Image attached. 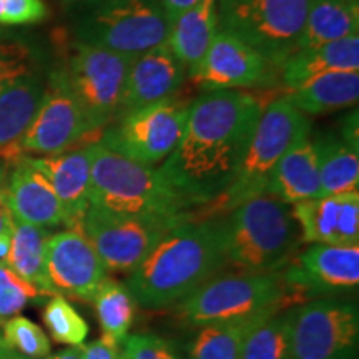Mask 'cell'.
Here are the masks:
<instances>
[{
  "mask_svg": "<svg viewBox=\"0 0 359 359\" xmlns=\"http://www.w3.org/2000/svg\"><path fill=\"white\" fill-rule=\"evenodd\" d=\"M263 110L241 90H210L191 103L182 140L158 167L188 208L212 206L228 191Z\"/></svg>",
  "mask_w": 359,
  "mask_h": 359,
  "instance_id": "1",
  "label": "cell"
},
{
  "mask_svg": "<svg viewBox=\"0 0 359 359\" xmlns=\"http://www.w3.org/2000/svg\"><path fill=\"white\" fill-rule=\"evenodd\" d=\"M222 217L185 219L130 273L137 306L161 309L185 299L224 266Z\"/></svg>",
  "mask_w": 359,
  "mask_h": 359,
  "instance_id": "2",
  "label": "cell"
},
{
  "mask_svg": "<svg viewBox=\"0 0 359 359\" xmlns=\"http://www.w3.org/2000/svg\"><path fill=\"white\" fill-rule=\"evenodd\" d=\"M224 263L240 273L281 271L302 243V231L285 201L262 195L222 217Z\"/></svg>",
  "mask_w": 359,
  "mask_h": 359,
  "instance_id": "3",
  "label": "cell"
},
{
  "mask_svg": "<svg viewBox=\"0 0 359 359\" xmlns=\"http://www.w3.org/2000/svg\"><path fill=\"white\" fill-rule=\"evenodd\" d=\"M90 173V205L130 217L178 224L188 217V206L161 177L158 168L145 167L93 142Z\"/></svg>",
  "mask_w": 359,
  "mask_h": 359,
  "instance_id": "4",
  "label": "cell"
},
{
  "mask_svg": "<svg viewBox=\"0 0 359 359\" xmlns=\"http://www.w3.org/2000/svg\"><path fill=\"white\" fill-rule=\"evenodd\" d=\"M309 135L311 120L296 109L288 95L269 103L259 116L235 182L217 203L210 206V213H226L243 201L264 195L278 161Z\"/></svg>",
  "mask_w": 359,
  "mask_h": 359,
  "instance_id": "5",
  "label": "cell"
},
{
  "mask_svg": "<svg viewBox=\"0 0 359 359\" xmlns=\"http://www.w3.org/2000/svg\"><path fill=\"white\" fill-rule=\"evenodd\" d=\"M294 298L281 271L240 273L206 281L182 299L178 316L188 326L240 320L268 311H283ZM296 299V298H294Z\"/></svg>",
  "mask_w": 359,
  "mask_h": 359,
  "instance_id": "6",
  "label": "cell"
},
{
  "mask_svg": "<svg viewBox=\"0 0 359 359\" xmlns=\"http://www.w3.org/2000/svg\"><path fill=\"white\" fill-rule=\"evenodd\" d=\"M309 0H217L218 27L281 69L298 50Z\"/></svg>",
  "mask_w": 359,
  "mask_h": 359,
  "instance_id": "7",
  "label": "cell"
},
{
  "mask_svg": "<svg viewBox=\"0 0 359 359\" xmlns=\"http://www.w3.org/2000/svg\"><path fill=\"white\" fill-rule=\"evenodd\" d=\"M133 60L135 57L77 40L64 65L53 72L77 102L93 132L109 127L115 120Z\"/></svg>",
  "mask_w": 359,
  "mask_h": 359,
  "instance_id": "8",
  "label": "cell"
},
{
  "mask_svg": "<svg viewBox=\"0 0 359 359\" xmlns=\"http://www.w3.org/2000/svg\"><path fill=\"white\" fill-rule=\"evenodd\" d=\"M172 20L160 0H97L79 24L83 43L138 57L167 43Z\"/></svg>",
  "mask_w": 359,
  "mask_h": 359,
  "instance_id": "9",
  "label": "cell"
},
{
  "mask_svg": "<svg viewBox=\"0 0 359 359\" xmlns=\"http://www.w3.org/2000/svg\"><path fill=\"white\" fill-rule=\"evenodd\" d=\"M359 308L353 298H316L291 309V359H358Z\"/></svg>",
  "mask_w": 359,
  "mask_h": 359,
  "instance_id": "10",
  "label": "cell"
},
{
  "mask_svg": "<svg viewBox=\"0 0 359 359\" xmlns=\"http://www.w3.org/2000/svg\"><path fill=\"white\" fill-rule=\"evenodd\" d=\"M190 107L175 100L143 107L109 125L98 140L114 154L145 167L160 165L182 140Z\"/></svg>",
  "mask_w": 359,
  "mask_h": 359,
  "instance_id": "11",
  "label": "cell"
},
{
  "mask_svg": "<svg viewBox=\"0 0 359 359\" xmlns=\"http://www.w3.org/2000/svg\"><path fill=\"white\" fill-rule=\"evenodd\" d=\"M175 226L177 224L90 205L82 222V233L97 250L107 271L130 275Z\"/></svg>",
  "mask_w": 359,
  "mask_h": 359,
  "instance_id": "12",
  "label": "cell"
},
{
  "mask_svg": "<svg viewBox=\"0 0 359 359\" xmlns=\"http://www.w3.org/2000/svg\"><path fill=\"white\" fill-rule=\"evenodd\" d=\"M92 132L77 102L52 74L50 85L45 88L32 123L8 151L7 160L62 154Z\"/></svg>",
  "mask_w": 359,
  "mask_h": 359,
  "instance_id": "13",
  "label": "cell"
},
{
  "mask_svg": "<svg viewBox=\"0 0 359 359\" xmlns=\"http://www.w3.org/2000/svg\"><path fill=\"white\" fill-rule=\"evenodd\" d=\"M281 275L296 302L299 293L313 299L353 293L359 285V246L313 243L294 255Z\"/></svg>",
  "mask_w": 359,
  "mask_h": 359,
  "instance_id": "14",
  "label": "cell"
},
{
  "mask_svg": "<svg viewBox=\"0 0 359 359\" xmlns=\"http://www.w3.org/2000/svg\"><path fill=\"white\" fill-rule=\"evenodd\" d=\"M47 273L57 294L92 303L97 290L109 278L97 250L82 231L52 233L47 241Z\"/></svg>",
  "mask_w": 359,
  "mask_h": 359,
  "instance_id": "15",
  "label": "cell"
},
{
  "mask_svg": "<svg viewBox=\"0 0 359 359\" xmlns=\"http://www.w3.org/2000/svg\"><path fill=\"white\" fill-rule=\"evenodd\" d=\"M273 67L253 47L226 30L218 29L200 70L193 75L203 92L257 87L271 79Z\"/></svg>",
  "mask_w": 359,
  "mask_h": 359,
  "instance_id": "16",
  "label": "cell"
},
{
  "mask_svg": "<svg viewBox=\"0 0 359 359\" xmlns=\"http://www.w3.org/2000/svg\"><path fill=\"white\" fill-rule=\"evenodd\" d=\"M304 243L359 246V193H338L291 205Z\"/></svg>",
  "mask_w": 359,
  "mask_h": 359,
  "instance_id": "17",
  "label": "cell"
},
{
  "mask_svg": "<svg viewBox=\"0 0 359 359\" xmlns=\"http://www.w3.org/2000/svg\"><path fill=\"white\" fill-rule=\"evenodd\" d=\"M185 77V65L170 50L167 43L135 57L115 118L143 107L173 100Z\"/></svg>",
  "mask_w": 359,
  "mask_h": 359,
  "instance_id": "18",
  "label": "cell"
},
{
  "mask_svg": "<svg viewBox=\"0 0 359 359\" xmlns=\"http://www.w3.org/2000/svg\"><path fill=\"white\" fill-rule=\"evenodd\" d=\"M27 163L48 180L65 212V226L82 231V222L90 206V148L67 150L47 156H24Z\"/></svg>",
  "mask_w": 359,
  "mask_h": 359,
  "instance_id": "19",
  "label": "cell"
},
{
  "mask_svg": "<svg viewBox=\"0 0 359 359\" xmlns=\"http://www.w3.org/2000/svg\"><path fill=\"white\" fill-rule=\"evenodd\" d=\"M4 200L13 222L52 228L65 224V212L48 180L27 163L24 156L15 158L8 173Z\"/></svg>",
  "mask_w": 359,
  "mask_h": 359,
  "instance_id": "20",
  "label": "cell"
},
{
  "mask_svg": "<svg viewBox=\"0 0 359 359\" xmlns=\"http://www.w3.org/2000/svg\"><path fill=\"white\" fill-rule=\"evenodd\" d=\"M264 195L288 205L323 196L318 151L309 138L298 142L283 155L269 177Z\"/></svg>",
  "mask_w": 359,
  "mask_h": 359,
  "instance_id": "21",
  "label": "cell"
},
{
  "mask_svg": "<svg viewBox=\"0 0 359 359\" xmlns=\"http://www.w3.org/2000/svg\"><path fill=\"white\" fill-rule=\"evenodd\" d=\"M218 29L217 0H200L172 22L167 45L190 79L200 70Z\"/></svg>",
  "mask_w": 359,
  "mask_h": 359,
  "instance_id": "22",
  "label": "cell"
},
{
  "mask_svg": "<svg viewBox=\"0 0 359 359\" xmlns=\"http://www.w3.org/2000/svg\"><path fill=\"white\" fill-rule=\"evenodd\" d=\"M281 79L291 92L331 72L359 70V37L341 39L294 52L281 65Z\"/></svg>",
  "mask_w": 359,
  "mask_h": 359,
  "instance_id": "23",
  "label": "cell"
},
{
  "mask_svg": "<svg viewBox=\"0 0 359 359\" xmlns=\"http://www.w3.org/2000/svg\"><path fill=\"white\" fill-rule=\"evenodd\" d=\"M45 87L32 72L15 79L0 92V158L7 160L22 135L32 123Z\"/></svg>",
  "mask_w": 359,
  "mask_h": 359,
  "instance_id": "24",
  "label": "cell"
},
{
  "mask_svg": "<svg viewBox=\"0 0 359 359\" xmlns=\"http://www.w3.org/2000/svg\"><path fill=\"white\" fill-rule=\"evenodd\" d=\"M358 32L359 0H309L298 50L354 37Z\"/></svg>",
  "mask_w": 359,
  "mask_h": 359,
  "instance_id": "25",
  "label": "cell"
},
{
  "mask_svg": "<svg viewBox=\"0 0 359 359\" xmlns=\"http://www.w3.org/2000/svg\"><path fill=\"white\" fill-rule=\"evenodd\" d=\"M52 231L35 224L13 222L12 246L6 264L43 294H57L47 273V241Z\"/></svg>",
  "mask_w": 359,
  "mask_h": 359,
  "instance_id": "26",
  "label": "cell"
},
{
  "mask_svg": "<svg viewBox=\"0 0 359 359\" xmlns=\"http://www.w3.org/2000/svg\"><path fill=\"white\" fill-rule=\"evenodd\" d=\"M288 98L304 115H323L358 103L359 70L331 72L293 90Z\"/></svg>",
  "mask_w": 359,
  "mask_h": 359,
  "instance_id": "27",
  "label": "cell"
},
{
  "mask_svg": "<svg viewBox=\"0 0 359 359\" xmlns=\"http://www.w3.org/2000/svg\"><path fill=\"white\" fill-rule=\"evenodd\" d=\"M313 143L318 151L323 196L358 191L359 150L331 133Z\"/></svg>",
  "mask_w": 359,
  "mask_h": 359,
  "instance_id": "28",
  "label": "cell"
},
{
  "mask_svg": "<svg viewBox=\"0 0 359 359\" xmlns=\"http://www.w3.org/2000/svg\"><path fill=\"white\" fill-rule=\"evenodd\" d=\"M275 313L280 311H268L257 314V316L200 326V331L188 346L190 359H240L246 334L258 323L273 316Z\"/></svg>",
  "mask_w": 359,
  "mask_h": 359,
  "instance_id": "29",
  "label": "cell"
},
{
  "mask_svg": "<svg viewBox=\"0 0 359 359\" xmlns=\"http://www.w3.org/2000/svg\"><path fill=\"white\" fill-rule=\"evenodd\" d=\"M92 304L95 306L103 338L123 346L130 336V327L133 325L135 313H137V303L128 286L107 278L93 296Z\"/></svg>",
  "mask_w": 359,
  "mask_h": 359,
  "instance_id": "30",
  "label": "cell"
},
{
  "mask_svg": "<svg viewBox=\"0 0 359 359\" xmlns=\"http://www.w3.org/2000/svg\"><path fill=\"white\" fill-rule=\"evenodd\" d=\"M240 359H291V309L258 323L246 334Z\"/></svg>",
  "mask_w": 359,
  "mask_h": 359,
  "instance_id": "31",
  "label": "cell"
},
{
  "mask_svg": "<svg viewBox=\"0 0 359 359\" xmlns=\"http://www.w3.org/2000/svg\"><path fill=\"white\" fill-rule=\"evenodd\" d=\"M42 320L48 334L58 344L79 346L85 343L88 336L87 321L62 294H53L45 303Z\"/></svg>",
  "mask_w": 359,
  "mask_h": 359,
  "instance_id": "32",
  "label": "cell"
},
{
  "mask_svg": "<svg viewBox=\"0 0 359 359\" xmlns=\"http://www.w3.org/2000/svg\"><path fill=\"white\" fill-rule=\"evenodd\" d=\"M0 339L7 348L32 359H43L52 351L50 339L43 333L42 327L19 314L2 323Z\"/></svg>",
  "mask_w": 359,
  "mask_h": 359,
  "instance_id": "33",
  "label": "cell"
},
{
  "mask_svg": "<svg viewBox=\"0 0 359 359\" xmlns=\"http://www.w3.org/2000/svg\"><path fill=\"white\" fill-rule=\"evenodd\" d=\"M43 296L47 294L22 280L6 263L0 262V327L4 321L25 309L27 304L40 302Z\"/></svg>",
  "mask_w": 359,
  "mask_h": 359,
  "instance_id": "34",
  "label": "cell"
},
{
  "mask_svg": "<svg viewBox=\"0 0 359 359\" xmlns=\"http://www.w3.org/2000/svg\"><path fill=\"white\" fill-rule=\"evenodd\" d=\"M122 359H180L167 339L155 334L128 336L123 343Z\"/></svg>",
  "mask_w": 359,
  "mask_h": 359,
  "instance_id": "35",
  "label": "cell"
},
{
  "mask_svg": "<svg viewBox=\"0 0 359 359\" xmlns=\"http://www.w3.org/2000/svg\"><path fill=\"white\" fill-rule=\"evenodd\" d=\"M48 15L43 0H0V25H30Z\"/></svg>",
  "mask_w": 359,
  "mask_h": 359,
  "instance_id": "36",
  "label": "cell"
},
{
  "mask_svg": "<svg viewBox=\"0 0 359 359\" xmlns=\"http://www.w3.org/2000/svg\"><path fill=\"white\" fill-rule=\"evenodd\" d=\"M30 69V50L22 43H0V92Z\"/></svg>",
  "mask_w": 359,
  "mask_h": 359,
  "instance_id": "37",
  "label": "cell"
},
{
  "mask_svg": "<svg viewBox=\"0 0 359 359\" xmlns=\"http://www.w3.org/2000/svg\"><path fill=\"white\" fill-rule=\"evenodd\" d=\"M122 346L111 343L107 338H98L83 344V359H122Z\"/></svg>",
  "mask_w": 359,
  "mask_h": 359,
  "instance_id": "38",
  "label": "cell"
},
{
  "mask_svg": "<svg viewBox=\"0 0 359 359\" xmlns=\"http://www.w3.org/2000/svg\"><path fill=\"white\" fill-rule=\"evenodd\" d=\"M198 2L200 0H160L161 7L172 22L177 20L182 13H185L188 8H191Z\"/></svg>",
  "mask_w": 359,
  "mask_h": 359,
  "instance_id": "39",
  "label": "cell"
},
{
  "mask_svg": "<svg viewBox=\"0 0 359 359\" xmlns=\"http://www.w3.org/2000/svg\"><path fill=\"white\" fill-rule=\"evenodd\" d=\"M341 138H343L344 142L349 143L353 148H356L359 150L358 147V114L356 110H354L353 115H349L346 118V122H344V127L341 128Z\"/></svg>",
  "mask_w": 359,
  "mask_h": 359,
  "instance_id": "40",
  "label": "cell"
},
{
  "mask_svg": "<svg viewBox=\"0 0 359 359\" xmlns=\"http://www.w3.org/2000/svg\"><path fill=\"white\" fill-rule=\"evenodd\" d=\"M43 359H83V344H79V346H69L53 354L50 353Z\"/></svg>",
  "mask_w": 359,
  "mask_h": 359,
  "instance_id": "41",
  "label": "cell"
},
{
  "mask_svg": "<svg viewBox=\"0 0 359 359\" xmlns=\"http://www.w3.org/2000/svg\"><path fill=\"white\" fill-rule=\"evenodd\" d=\"M13 230V218L8 212L6 200H4V193L0 195V233L12 231Z\"/></svg>",
  "mask_w": 359,
  "mask_h": 359,
  "instance_id": "42",
  "label": "cell"
},
{
  "mask_svg": "<svg viewBox=\"0 0 359 359\" xmlns=\"http://www.w3.org/2000/svg\"><path fill=\"white\" fill-rule=\"evenodd\" d=\"M13 231V230H12ZM12 231L0 233V262L6 263L12 246Z\"/></svg>",
  "mask_w": 359,
  "mask_h": 359,
  "instance_id": "43",
  "label": "cell"
},
{
  "mask_svg": "<svg viewBox=\"0 0 359 359\" xmlns=\"http://www.w3.org/2000/svg\"><path fill=\"white\" fill-rule=\"evenodd\" d=\"M0 359H32V358L22 356V354L15 353L13 349L7 348L6 344L2 343V339H0Z\"/></svg>",
  "mask_w": 359,
  "mask_h": 359,
  "instance_id": "44",
  "label": "cell"
},
{
  "mask_svg": "<svg viewBox=\"0 0 359 359\" xmlns=\"http://www.w3.org/2000/svg\"><path fill=\"white\" fill-rule=\"evenodd\" d=\"M8 177V160L0 158V195L6 190V183Z\"/></svg>",
  "mask_w": 359,
  "mask_h": 359,
  "instance_id": "45",
  "label": "cell"
}]
</instances>
